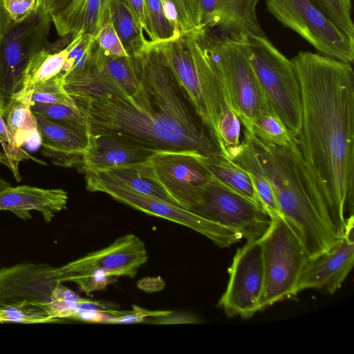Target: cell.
<instances>
[{"label":"cell","instance_id":"obj_40","mask_svg":"<svg viewBox=\"0 0 354 354\" xmlns=\"http://www.w3.org/2000/svg\"><path fill=\"white\" fill-rule=\"evenodd\" d=\"M94 41L105 53L115 57H128L111 19L104 23L93 36Z\"/></svg>","mask_w":354,"mask_h":354},{"label":"cell","instance_id":"obj_42","mask_svg":"<svg viewBox=\"0 0 354 354\" xmlns=\"http://www.w3.org/2000/svg\"><path fill=\"white\" fill-rule=\"evenodd\" d=\"M124 1L139 22L143 30L146 31L147 21L144 0H124Z\"/></svg>","mask_w":354,"mask_h":354},{"label":"cell","instance_id":"obj_1","mask_svg":"<svg viewBox=\"0 0 354 354\" xmlns=\"http://www.w3.org/2000/svg\"><path fill=\"white\" fill-rule=\"evenodd\" d=\"M130 57L139 79L131 93L95 73L69 86L67 93L85 120L86 134H114L156 150H192L204 156L221 153L192 115L157 44L149 41Z\"/></svg>","mask_w":354,"mask_h":354},{"label":"cell","instance_id":"obj_50","mask_svg":"<svg viewBox=\"0 0 354 354\" xmlns=\"http://www.w3.org/2000/svg\"><path fill=\"white\" fill-rule=\"evenodd\" d=\"M4 108V106L0 102V115H2L3 109Z\"/></svg>","mask_w":354,"mask_h":354},{"label":"cell","instance_id":"obj_38","mask_svg":"<svg viewBox=\"0 0 354 354\" xmlns=\"http://www.w3.org/2000/svg\"><path fill=\"white\" fill-rule=\"evenodd\" d=\"M0 143L3 149L4 153L10 162V170L18 182H20L21 177L19 173V163L25 160H33L39 163L44 162L35 158L27 153L22 147H18L12 139L8 130L5 121L0 115Z\"/></svg>","mask_w":354,"mask_h":354},{"label":"cell","instance_id":"obj_6","mask_svg":"<svg viewBox=\"0 0 354 354\" xmlns=\"http://www.w3.org/2000/svg\"><path fill=\"white\" fill-rule=\"evenodd\" d=\"M207 29L213 59L227 88L232 107L245 131L251 133L254 118L272 106L247 57L241 39Z\"/></svg>","mask_w":354,"mask_h":354},{"label":"cell","instance_id":"obj_47","mask_svg":"<svg viewBox=\"0 0 354 354\" xmlns=\"http://www.w3.org/2000/svg\"><path fill=\"white\" fill-rule=\"evenodd\" d=\"M53 0H37V9L48 12V8Z\"/></svg>","mask_w":354,"mask_h":354},{"label":"cell","instance_id":"obj_4","mask_svg":"<svg viewBox=\"0 0 354 354\" xmlns=\"http://www.w3.org/2000/svg\"><path fill=\"white\" fill-rule=\"evenodd\" d=\"M157 45L185 97L216 142L217 120L223 111L232 107L214 64L207 30L201 27L180 32L176 38Z\"/></svg>","mask_w":354,"mask_h":354},{"label":"cell","instance_id":"obj_17","mask_svg":"<svg viewBox=\"0 0 354 354\" xmlns=\"http://www.w3.org/2000/svg\"><path fill=\"white\" fill-rule=\"evenodd\" d=\"M87 147L81 168L97 174L147 160L156 149L111 133H87Z\"/></svg>","mask_w":354,"mask_h":354},{"label":"cell","instance_id":"obj_15","mask_svg":"<svg viewBox=\"0 0 354 354\" xmlns=\"http://www.w3.org/2000/svg\"><path fill=\"white\" fill-rule=\"evenodd\" d=\"M60 283L57 268L47 263L26 261L3 267L0 268V307L36 306L44 309Z\"/></svg>","mask_w":354,"mask_h":354},{"label":"cell","instance_id":"obj_9","mask_svg":"<svg viewBox=\"0 0 354 354\" xmlns=\"http://www.w3.org/2000/svg\"><path fill=\"white\" fill-rule=\"evenodd\" d=\"M203 156L192 150H158L145 161L130 166L157 183L178 205L190 210L199 203L203 186L212 178Z\"/></svg>","mask_w":354,"mask_h":354},{"label":"cell","instance_id":"obj_14","mask_svg":"<svg viewBox=\"0 0 354 354\" xmlns=\"http://www.w3.org/2000/svg\"><path fill=\"white\" fill-rule=\"evenodd\" d=\"M147 259L144 242L136 235L128 234L118 238L106 248L57 268V277L63 283L73 275L101 269L117 278H133Z\"/></svg>","mask_w":354,"mask_h":354},{"label":"cell","instance_id":"obj_19","mask_svg":"<svg viewBox=\"0 0 354 354\" xmlns=\"http://www.w3.org/2000/svg\"><path fill=\"white\" fill-rule=\"evenodd\" d=\"M68 196L63 189H43L29 185L0 191V211H10L21 218H30V211L41 213L46 223L66 209Z\"/></svg>","mask_w":354,"mask_h":354},{"label":"cell","instance_id":"obj_16","mask_svg":"<svg viewBox=\"0 0 354 354\" xmlns=\"http://www.w3.org/2000/svg\"><path fill=\"white\" fill-rule=\"evenodd\" d=\"M354 262L353 215L346 218L344 235L329 250L309 259L297 286V293L317 289L333 294L342 285Z\"/></svg>","mask_w":354,"mask_h":354},{"label":"cell","instance_id":"obj_46","mask_svg":"<svg viewBox=\"0 0 354 354\" xmlns=\"http://www.w3.org/2000/svg\"><path fill=\"white\" fill-rule=\"evenodd\" d=\"M71 1V0H53L48 10V14L50 15L59 12L66 7Z\"/></svg>","mask_w":354,"mask_h":354},{"label":"cell","instance_id":"obj_23","mask_svg":"<svg viewBox=\"0 0 354 354\" xmlns=\"http://www.w3.org/2000/svg\"><path fill=\"white\" fill-rule=\"evenodd\" d=\"M203 161L220 182L262 206L252 177L239 164L222 153L203 156Z\"/></svg>","mask_w":354,"mask_h":354},{"label":"cell","instance_id":"obj_34","mask_svg":"<svg viewBox=\"0 0 354 354\" xmlns=\"http://www.w3.org/2000/svg\"><path fill=\"white\" fill-rule=\"evenodd\" d=\"M82 297L60 283L53 290L49 301L44 309L50 318L57 320L60 318L71 319L78 311Z\"/></svg>","mask_w":354,"mask_h":354},{"label":"cell","instance_id":"obj_27","mask_svg":"<svg viewBox=\"0 0 354 354\" xmlns=\"http://www.w3.org/2000/svg\"><path fill=\"white\" fill-rule=\"evenodd\" d=\"M92 65L120 84L129 93L135 91L139 86V79L130 56H112L105 53L95 42Z\"/></svg>","mask_w":354,"mask_h":354},{"label":"cell","instance_id":"obj_37","mask_svg":"<svg viewBox=\"0 0 354 354\" xmlns=\"http://www.w3.org/2000/svg\"><path fill=\"white\" fill-rule=\"evenodd\" d=\"M176 14V25L180 32L201 28V0H171Z\"/></svg>","mask_w":354,"mask_h":354},{"label":"cell","instance_id":"obj_45","mask_svg":"<svg viewBox=\"0 0 354 354\" xmlns=\"http://www.w3.org/2000/svg\"><path fill=\"white\" fill-rule=\"evenodd\" d=\"M12 23L3 10L2 0H0V38Z\"/></svg>","mask_w":354,"mask_h":354},{"label":"cell","instance_id":"obj_32","mask_svg":"<svg viewBox=\"0 0 354 354\" xmlns=\"http://www.w3.org/2000/svg\"><path fill=\"white\" fill-rule=\"evenodd\" d=\"M30 109L34 114L86 137V122L78 110L63 104L34 102H31Z\"/></svg>","mask_w":354,"mask_h":354},{"label":"cell","instance_id":"obj_26","mask_svg":"<svg viewBox=\"0 0 354 354\" xmlns=\"http://www.w3.org/2000/svg\"><path fill=\"white\" fill-rule=\"evenodd\" d=\"M68 54V46L59 51L50 50L46 46L32 57L26 66L23 73L20 90L29 92L35 84L48 80L60 73Z\"/></svg>","mask_w":354,"mask_h":354},{"label":"cell","instance_id":"obj_29","mask_svg":"<svg viewBox=\"0 0 354 354\" xmlns=\"http://www.w3.org/2000/svg\"><path fill=\"white\" fill-rule=\"evenodd\" d=\"M101 173L138 194L178 205L157 183L142 176L131 166L111 169Z\"/></svg>","mask_w":354,"mask_h":354},{"label":"cell","instance_id":"obj_13","mask_svg":"<svg viewBox=\"0 0 354 354\" xmlns=\"http://www.w3.org/2000/svg\"><path fill=\"white\" fill-rule=\"evenodd\" d=\"M230 278L218 301L230 317L249 318L259 311L264 286L262 247L259 240L239 248L228 270Z\"/></svg>","mask_w":354,"mask_h":354},{"label":"cell","instance_id":"obj_12","mask_svg":"<svg viewBox=\"0 0 354 354\" xmlns=\"http://www.w3.org/2000/svg\"><path fill=\"white\" fill-rule=\"evenodd\" d=\"M190 210L239 232L246 241L259 239L267 231L271 217L260 205L243 196L212 176Z\"/></svg>","mask_w":354,"mask_h":354},{"label":"cell","instance_id":"obj_2","mask_svg":"<svg viewBox=\"0 0 354 354\" xmlns=\"http://www.w3.org/2000/svg\"><path fill=\"white\" fill-rule=\"evenodd\" d=\"M291 61L299 82V149L324 195L336 236L353 215L354 72L352 64L300 51Z\"/></svg>","mask_w":354,"mask_h":354},{"label":"cell","instance_id":"obj_5","mask_svg":"<svg viewBox=\"0 0 354 354\" xmlns=\"http://www.w3.org/2000/svg\"><path fill=\"white\" fill-rule=\"evenodd\" d=\"M239 38L270 105L290 133L296 138L301 127L302 104L300 85L291 59L267 37Z\"/></svg>","mask_w":354,"mask_h":354},{"label":"cell","instance_id":"obj_35","mask_svg":"<svg viewBox=\"0 0 354 354\" xmlns=\"http://www.w3.org/2000/svg\"><path fill=\"white\" fill-rule=\"evenodd\" d=\"M341 31L354 37L351 0H310Z\"/></svg>","mask_w":354,"mask_h":354},{"label":"cell","instance_id":"obj_49","mask_svg":"<svg viewBox=\"0 0 354 354\" xmlns=\"http://www.w3.org/2000/svg\"><path fill=\"white\" fill-rule=\"evenodd\" d=\"M11 186L10 183L0 177V191Z\"/></svg>","mask_w":354,"mask_h":354},{"label":"cell","instance_id":"obj_48","mask_svg":"<svg viewBox=\"0 0 354 354\" xmlns=\"http://www.w3.org/2000/svg\"><path fill=\"white\" fill-rule=\"evenodd\" d=\"M0 163L3 164L10 169V162L4 152L0 151Z\"/></svg>","mask_w":354,"mask_h":354},{"label":"cell","instance_id":"obj_41","mask_svg":"<svg viewBox=\"0 0 354 354\" xmlns=\"http://www.w3.org/2000/svg\"><path fill=\"white\" fill-rule=\"evenodd\" d=\"M37 0H2L3 10L12 22L24 20L37 9Z\"/></svg>","mask_w":354,"mask_h":354},{"label":"cell","instance_id":"obj_44","mask_svg":"<svg viewBox=\"0 0 354 354\" xmlns=\"http://www.w3.org/2000/svg\"><path fill=\"white\" fill-rule=\"evenodd\" d=\"M112 0H100V26L106 21L110 19V6Z\"/></svg>","mask_w":354,"mask_h":354},{"label":"cell","instance_id":"obj_3","mask_svg":"<svg viewBox=\"0 0 354 354\" xmlns=\"http://www.w3.org/2000/svg\"><path fill=\"white\" fill-rule=\"evenodd\" d=\"M272 185L282 218L311 259L340 239L335 234L329 208L296 138L286 147L266 144L244 131Z\"/></svg>","mask_w":354,"mask_h":354},{"label":"cell","instance_id":"obj_28","mask_svg":"<svg viewBox=\"0 0 354 354\" xmlns=\"http://www.w3.org/2000/svg\"><path fill=\"white\" fill-rule=\"evenodd\" d=\"M146 32L152 43L172 40L180 35L177 26L168 17L162 0H144Z\"/></svg>","mask_w":354,"mask_h":354},{"label":"cell","instance_id":"obj_36","mask_svg":"<svg viewBox=\"0 0 354 354\" xmlns=\"http://www.w3.org/2000/svg\"><path fill=\"white\" fill-rule=\"evenodd\" d=\"M46 310L36 306L0 307V323L43 324L53 322Z\"/></svg>","mask_w":354,"mask_h":354},{"label":"cell","instance_id":"obj_20","mask_svg":"<svg viewBox=\"0 0 354 354\" xmlns=\"http://www.w3.org/2000/svg\"><path fill=\"white\" fill-rule=\"evenodd\" d=\"M41 136V152L57 165L80 167L87 138L35 114Z\"/></svg>","mask_w":354,"mask_h":354},{"label":"cell","instance_id":"obj_25","mask_svg":"<svg viewBox=\"0 0 354 354\" xmlns=\"http://www.w3.org/2000/svg\"><path fill=\"white\" fill-rule=\"evenodd\" d=\"M110 19L129 56L145 48L149 43L143 29L124 0H112Z\"/></svg>","mask_w":354,"mask_h":354},{"label":"cell","instance_id":"obj_18","mask_svg":"<svg viewBox=\"0 0 354 354\" xmlns=\"http://www.w3.org/2000/svg\"><path fill=\"white\" fill-rule=\"evenodd\" d=\"M260 0H201V26L230 37H267L257 16Z\"/></svg>","mask_w":354,"mask_h":354},{"label":"cell","instance_id":"obj_7","mask_svg":"<svg viewBox=\"0 0 354 354\" xmlns=\"http://www.w3.org/2000/svg\"><path fill=\"white\" fill-rule=\"evenodd\" d=\"M262 247L264 286L259 311L297 294L308 254L299 238L279 216L272 217L259 239Z\"/></svg>","mask_w":354,"mask_h":354},{"label":"cell","instance_id":"obj_43","mask_svg":"<svg viewBox=\"0 0 354 354\" xmlns=\"http://www.w3.org/2000/svg\"><path fill=\"white\" fill-rule=\"evenodd\" d=\"M164 281L160 277H146L138 281L137 286L145 292H156L164 288Z\"/></svg>","mask_w":354,"mask_h":354},{"label":"cell","instance_id":"obj_24","mask_svg":"<svg viewBox=\"0 0 354 354\" xmlns=\"http://www.w3.org/2000/svg\"><path fill=\"white\" fill-rule=\"evenodd\" d=\"M232 160L249 173L261 203L270 217H281L270 182L263 171L252 143L245 135L241 141L238 153Z\"/></svg>","mask_w":354,"mask_h":354},{"label":"cell","instance_id":"obj_22","mask_svg":"<svg viewBox=\"0 0 354 354\" xmlns=\"http://www.w3.org/2000/svg\"><path fill=\"white\" fill-rule=\"evenodd\" d=\"M31 91L21 90L13 94L6 104L2 113L12 139L18 147L34 140L41 144L37 119L30 109Z\"/></svg>","mask_w":354,"mask_h":354},{"label":"cell","instance_id":"obj_8","mask_svg":"<svg viewBox=\"0 0 354 354\" xmlns=\"http://www.w3.org/2000/svg\"><path fill=\"white\" fill-rule=\"evenodd\" d=\"M85 179L88 191L106 194L133 209L192 229L220 248L230 247L243 239L234 230L175 203L138 194L102 173H86Z\"/></svg>","mask_w":354,"mask_h":354},{"label":"cell","instance_id":"obj_39","mask_svg":"<svg viewBox=\"0 0 354 354\" xmlns=\"http://www.w3.org/2000/svg\"><path fill=\"white\" fill-rule=\"evenodd\" d=\"M118 280L108 272L97 269L92 272L82 273L69 277L66 282L75 283L82 292L86 294L104 289Z\"/></svg>","mask_w":354,"mask_h":354},{"label":"cell","instance_id":"obj_10","mask_svg":"<svg viewBox=\"0 0 354 354\" xmlns=\"http://www.w3.org/2000/svg\"><path fill=\"white\" fill-rule=\"evenodd\" d=\"M266 8L320 54L352 64L354 37L341 31L310 0H265Z\"/></svg>","mask_w":354,"mask_h":354},{"label":"cell","instance_id":"obj_31","mask_svg":"<svg viewBox=\"0 0 354 354\" xmlns=\"http://www.w3.org/2000/svg\"><path fill=\"white\" fill-rule=\"evenodd\" d=\"M93 37L80 32L68 45V54L60 74L66 77L81 73L91 66L94 48Z\"/></svg>","mask_w":354,"mask_h":354},{"label":"cell","instance_id":"obj_30","mask_svg":"<svg viewBox=\"0 0 354 354\" xmlns=\"http://www.w3.org/2000/svg\"><path fill=\"white\" fill-rule=\"evenodd\" d=\"M251 134L263 142L279 147L288 145L295 138L290 133L272 107L254 118Z\"/></svg>","mask_w":354,"mask_h":354},{"label":"cell","instance_id":"obj_11","mask_svg":"<svg viewBox=\"0 0 354 354\" xmlns=\"http://www.w3.org/2000/svg\"><path fill=\"white\" fill-rule=\"evenodd\" d=\"M52 24L48 13L36 10L24 20L12 22L0 38V102L4 106L20 91L30 60L48 44Z\"/></svg>","mask_w":354,"mask_h":354},{"label":"cell","instance_id":"obj_21","mask_svg":"<svg viewBox=\"0 0 354 354\" xmlns=\"http://www.w3.org/2000/svg\"><path fill=\"white\" fill-rule=\"evenodd\" d=\"M100 0H71L50 17L59 37L80 32L93 37L100 27Z\"/></svg>","mask_w":354,"mask_h":354},{"label":"cell","instance_id":"obj_33","mask_svg":"<svg viewBox=\"0 0 354 354\" xmlns=\"http://www.w3.org/2000/svg\"><path fill=\"white\" fill-rule=\"evenodd\" d=\"M30 91L31 102L63 104L78 110L74 100L64 88V78L60 73L35 84Z\"/></svg>","mask_w":354,"mask_h":354}]
</instances>
